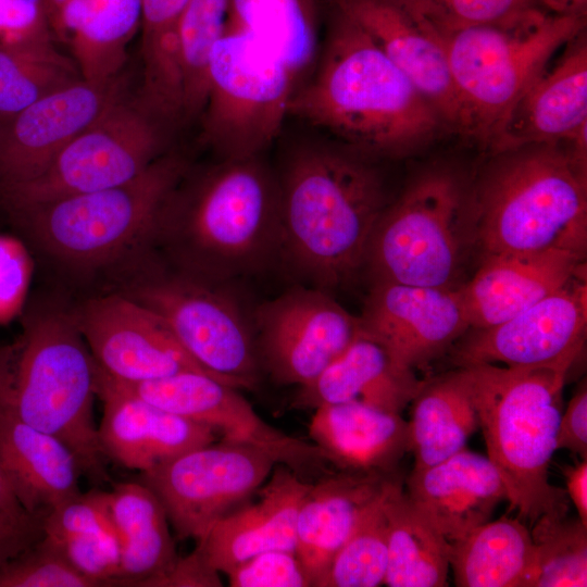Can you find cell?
Returning <instances> with one entry per match:
<instances>
[{"label":"cell","mask_w":587,"mask_h":587,"mask_svg":"<svg viewBox=\"0 0 587 587\" xmlns=\"http://www.w3.org/2000/svg\"><path fill=\"white\" fill-rule=\"evenodd\" d=\"M557 450L566 449L587 460V389L584 383L569 401L560 416L557 439Z\"/></svg>","instance_id":"7dc6e473"},{"label":"cell","mask_w":587,"mask_h":587,"mask_svg":"<svg viewBox=\"0 0 587 587\" xmlns=\"http://www.w3.org/2000/svg\"><path fill=\"white\" fill-rule=\"evenodd\" d=\"M97 371L72 309L57 303L28 309L20 335L0 347V407L60 439L101 484L110 477L93 417Z\"/></svg>","instance_id":"277c9868"},{"label":"cell","mask_w":587,"mask_h":587,"mask_svg":"<svg viewBox=\"0 0 587 587\" xmlns=\"http://www.w3.org/2000/svg\"><path fill=\"white\" fill-rule=\"evenodd\" d=\"M309 435L328 463L344 472L392 475L409 452L408 421L360 402L314 409Z\"/></svg>","instance_id":"4316f807"},{"label":"cell","mask_w":587,"mask_h":587,"mask_svg":"<svg viewBox=\"0 0 587 587\" xmlns=\"http://www.w3.org/2000/svg\"><path fill=\"white\" fill-rule=\"evenodd\" d=\"M311 485L289 467L278 465L257 490L255 503L226 514L197 540L207 563L225 574L264 551H295L298 512Z\"/></svg>","instance_id":"cb8c5ba5"},{"label":"cell","mask_w":587,"mask_h":587,"mask_svg":"<svg viewBox=\"0 0 587 587\" xmlns=\"http://www.w3.org/2000/svg\"><path fill=\"white\" fill-rule=\"evenodd\" d=\"M0 467L25 512L46 516L80 494L77 458L60 439L0 407Z\"/></svg>","instance_id":"83f0119b"},{"label":"cell","mask_w":587,"mask_h":587,"mask_svg":"<svg viewBox=\"0 0 587 587\" xmlns=\"http://www.w3.org/2000/svg\"><path fill=\"white\" fill-rule=\"evenodd\" d=\"M162 122L137 100L118 98L35 178L0 187L10 211L125 184L162 155Z\"/></svg>","instance_id":"7c38bea8"},{"label":"cell","mask_w":587,"mask_h":587,"mask_svg":"<svg viewBox=\"0 0 587 587\" xmlns=\"http://www.w3.org/2000/svg\"><path fill=\"white\" fill-rule=\"evenodd\" d=\"M104 377L115 387L176 415L211 427L223 440L266 452L276 464L295 473L326 474L324 453L310 444L263 421L237 389L202 372H183L164 378L125 384Z\"/></svg>","instance_id":"9a60e30c"},{"label":"cell","mask_w":587,"mask_h":587,"mask_svg":"<svg viewBox=\"0 0 587 587\" xmlns=\"http://www.w3.org/2000/svg\"><path fill=\"white\" fill-rule=\"evenodd\" d=\"M122 89L117 77L79 79L28 105L0 128V187L30 180L97 120Z\"/></svg>","instance_id":"d6986e66"},{"label":"cell","mask_w":587,"mask_h":587,"mask_svg":"<svg viewBox=\"0 0 587 587\" xmlns=\"http://www.w3.org/2000/svg\"><path fill=\"white\" fill-rule=\"evenodd\" d=\"M30 273V258L22 242L0 235V324L21 310Z\"/></svg>","instance_id":"bcb514c9"},{"label":"cell","mask_w":587,"mask_h":587,"mask_svg":"<svg viewBox=\"0 0 587 587\" xmlns=\"http://www.w3.org/2000/svg\"><path fill=\"white\" fill-rule=\"evenodd\" d=\"M472 205L483 257L550 250L586 257L587 163L564 145L491 153L473 178Z\"/></svg>","instance_id":"5b68a950"},{"label":"cell","mask_w":587,"mask_h":587,"mask_svg":"<svg viewBox=\"0 0 587 587\" xmlns=\"http://www.w3.org/2000/svg\"><path fill=\"white\" fill-rule=\"evenodd\" d=\"M387 520V570L389 587L447 586L449 542L412 504L402 476L389 477L384 491Z\"/></svg>","instance_id":"d6a6232c"},{"label":"cell","mask_w":587,"mask_h":587,"mask_svg":"<svg viewBox=\"0 0 587 587\" xmlns=\"http://www.w3.org/2000/svg\"><path fill=\"white\" fill-rule=\"evenodd\" d=\"M117 291L159 314L187 353L221 382L254 388L262 372L248 312L229 282L170 264L152 250L111 277Z\"/></svg>","instance_id":"30bf717a"},{"label":"cell","mask_w":587,"mask_h":587,"mask_svg":"<svg viewBox=\"0 0 587 587\" xmlns=\"http://www.w3.org/2000/svg\"><path fill=\"white\" fill-rule=\"evenodd\" d=\"M392 475L338 471L312 483L298 512L295 549L312 587H321L361 512Z\"/></svg>","instance_id":"f546056e"},{"label":"cell","mask_w":587,"mask_h":587,"mask_svg":"<svg viewBox=\"0 0 587 587\" xmlns=\"http://www.w3.org/2000/svg\"><path fill=\"white\" fill-rule=\"evenodd\" d=\"M79 79L82 75L73 59L57 48L0 47V124Z\"/></svg>","instance_id":"d590c367"},{"label":"cell","mask_w":587,"mask_h":587,"mask_svg":"<svg viewBox=\"0 0 587 587\" xmlns=\"http://www.w3.org/2000/svg\"><path fill=\"white\" fill-rule=\"evenodd\" d=\"M54 542L70 564L98 587L114 586L120 567V546L112 524Z\"/></svg>","instance_id":"b9f144b4"},{"label":"cell","mask_w":587,"mask_h":587,"mask_svg":"<svg viewBox=\"0 0 587 587\" xmlns=\"http://www.w3.org/2000/svg\"><path fill=\"white\" fill-rule=\"evenodd\" d=\"M72 312L98 367L114 380L137 384L190 371L213 376L159 314L123 294L92 296Z\"/></svg>","instance_id":"e0dca14e"},{"label":"cell","mask_w":587,"mask_h":587,"mask_svg":"<svg viewBox=\"0 0 587 587\" xmlns=\"http://www.w3.org/2000/svg\"><path fill=\"white\" fill-rule=\"evenodd\" d=\"M371 159L344 143H302L276 175L279 258L310 286L329 291L364 268L371 236L389 203Z\"/></svg>","instance_id":"7a4b0ae2"},{"label":"cell","mask_w":587,"mask_h":587,"mask_svg":"<svg viewBox=\"0 0 587 587\" xmlns=\"http://www.w3.org/2000/svg\"><path fill=\"white\" fill-rule=\"evenodd\" d=\"M276 462L252 446L223 440L141 472L180 540H198L265 483Z\"/></svg>","instance_id":"4fadbf2b"},{"label":"cell","mask_w":587,"mask_h":587,"mask_svg":"<svg viewBox=\"0 0 587 587\" xmlns=\"http://www.w3.org/2000/svg\"><path fill=\"white\" fill-rule=\"evenodd\" d=\"M45 0H0V47L57 48Z\"/></svg>","instance_id":"7bdbcfd3"},{"label":"cell","mask_w":587,"mask_h":587,"mask_svg":"<svg viewBox=\"0 0 587 587\" xmlns=\"http://www.w3.org/2000/svg\"><path fill=\"white\" fill-rule=\"evenodd\" d=\"M0 511L15 517L28 515L14 496L0 467ZM33 515V514H32Z\"/></svg>","instance_id":"db71d44e"},{"label":"cell","mask_w":587,"mask_h":587,"mask_svg":"<svg viewBox=\"0 0 587 587\" xmlns=\"http://www.w3.org/2000/svg\"><path fill=\"white\" fill-rule=\"evenodd\" d=\"M425 380L398 363L376 340L361 334L312 382L299 387L296 409L360 402L401 414Z\"/></svg>","instance_id":"484cf974"},{"label":"cell","mask_w":587,"mask_h":587,"mask_svg":"<svg viewBox=\"0 0 587 587\" xmlns=\"http://www.w3.org/2000/svg\"><path fill=\"white\" fill-rule=\"evenodd\" d=\"M386 482L361 512L350 535L334 557L321 587L384 585L388 559L387 520L384 511Z\"/></svg>","instance_id":"f35d334b"},{"label":"cell","mask_w":587,"mask_h":587,"mask_svg":"<svg viewBox=\"0 0 587 587\" xmlns=\"http://www.w3.org/2000/svg\"><path fill=\"white\" fill-rule=\"evenodd\" d=\"M352 18L414 84L450 133L462 135V113L445 42L402 0H328Z\"/></svg>","instance_id":"ffe728a7"},{"label":"cell","mask_w":587,"mask_h":587,"mask_svg":"<svg viewBox=\"0 0 587 587\" xmlns=\"http://www.w3.org/2000/svg\"><path fill=\"white\" fill-rule=\"evenodd\" d=\"M226 25L273 51L296 77L313 62L317 26L312 0H229Z\"/></svg>","instance_id":"e575fe53"},{"label":"cell","mask_w":587,"mask_h":587,"mask_svg":"<svg viewBox=\"0 0 587 587\" xmlns=\"http://www.w3.org/2000/svg\"><path fill=\"white\" fill-rule=\"evenodd\" d=\"M157 248L175 267L212 280L259 272L279 258L277 176L254 157L221 160L182 180L163 210Z\"/></svg>","instance_id":"3957f363"},{"label":"cell","mask_w":587,"mask_h":587,"mask_svg":"<svg viewBox=\"0 0 587 587\" xmlns=\"http://www.w3.org/2000/svg\"><path fill=\"white\" fill-rule=\"evenodd\" d=\"M517 101L488 147L565 145L587 132V33L571 39Z\"/></svg>","instance_id":"44dd1931"},{"label":"cell","mask_w":587,"mask_h":587,"mask_svg":"<svg viewBox=\"0 0 587 587\" xmlns=\"http://www.w3.org/2000/svg\"><path fill=\"white\" fill-rule=\"evenodd\" d=\"M289 114L371 158L408 157L449 132L404 73L332 4L321 58L309 82L294 92Z\"/></svg>","instance_id":"6da1fadb"},{"label":"cell","mask_w":587,"mask_h":587,"mask_svg":"<svg viewBox=\"0 0 587 587\" xmlns=\"http://www.w3.org/2000/svg\"><path fill=\"white\" fill-rule=\"evenodd\" d=\"M359 320L362 334L413 371L447 354L470 328L459 286L373 283Z\"/></svg>","instance_id":"ac0fdd59"},{"label":"cell","mask_w":587,"mask_h":587,"mask_svg":"<svg viewBox=\"0 0 587 587\" xmlns=\"http://www.w3.org/2000/svg\"><path fill=\"white\" fill-rule=\"evenodd\" d=\"M142 20L157 28L175 26L188 0H141Z\"/></svg>","instance_id":"816d5d0a"},{"label":"cell","mask_w":587,"mask_h":587,"mask_svg":"<svg viewBox=\"0 0 587 587\" xmlns=\"http://www.w3.org/2000/svg\"><path fill=\"white\" fill-rule=\"evenodd\" d=\"M586 327L587 285L582 275L501 323L469 328L447 354L455 367L572 366L582 352Z\"/></svg>","instance_id":"2e32d148"},{"label":"cell","mask_w":587,"mask_h":587,"mask_svg":"<svg viewBox=\"0 0 587 587\" xmlns=\"http://www.w3.org/2000/svg\"><path fill=\"white\" fill-rule=\"evenodd\" d=\"M232 587H309L308 575L295 551L268 550L232 567Z\"/></svg>","instance_id":"ee69618b"},{"label":"cell","mask_w":587,"mask_h":587,"mask_svg":"<svg viewBox=\"0 0 587 587\" xmlns=\"http://www.w3.org/2000/svg\"><path fill=\"white\" fill-rule=\"evenodd\" d=\"M530 587L587 586V526L567 513H545L532 525Z\"/></svg>","instance_id":"74e56055"},{"label":"cell","mask_w":587,"mask_h":587,"mask_svg":"<svg viewBox=\"0 0 587 587\" xmlns=\"http://www.w3.org/2000/svg\"><path fill=\"white\" fill-rule=\"evenodd\" d=\"M222 586L218 572L204 560L200 550L178 557L163 575L150 580L146 587H217Z\"/></svg>","instance_id":"c3c4849f"},{"label":"cell","mask_w":587,"mask_h":587,"mask_svg":"<svg viewBox=\"0 0 587 587\" xmlns=\"http://www.w3.org/2000/svg\"><path fill=\"white\" fill-rule=\"evenodd\" d=\"M186 172L179 155H161L125 184L9 213L58 267L79 277H112L154 250L163 210Z\"/></svg>","instance_id":"8992f818"},{"label":"cell","mask_w":587,"mask_h":587,"mask_svg":"<svg viewBox=\"0 0 587 587\" xmlns=\"http://www.w3.org/2000/svg\"><path fill=\"white\" fill-rule=\"evenodd\" d=\"M411 403L408 428L413 470L428 467L460 452L479 428L464 367L425 380Z\"/></svg>","instance_id":"1f68e13d"},{"label":"cell","mask_w":587,"mask_h":587,"mask_svg":"<svg viewBox=\"0 0 587 587\" xmlns=\"http://www.w3.org/2000/svg\"><path fill=\"white\" fill-rule=\"evenodd\" d=\"M229 0H188L178 25L182 117L201 114L209 89V64L225 30Z\"/></svg>","instance_id":"8d00e7d4"},{"label":"cell","mask_w":587,"mask_h":587,"mask_svg":"<svg viewBox=\"0 0 587 587\" xmlns=\"http://www.w3.org/2000/svg\"><path fill=\"white\" fill-rule=\"evenodd\" d=\"M103 415L98 426L102 452L123 467L141 472L215 440L205 425L163 410L118 389L97 371Z\"/></svg>","instance_id":"7402d4cb"},{"label":"cell","mask_w":587,"mask_h":587,"mask_svg":"<svg viewBox=\"0 0 587 587\" xmlns=\"http://www.w3.org/2000/svg\"><path fill=\"white\" fill-rule=\"evenodd\" d=\"M252 317L261 370L278 385L309 384L361 334L359 316L313 286L284 291Z\"/></svg>","instance_id":"5bb4252c"},{"label":"cell","mask_w":587,"mask_h":587,"mask_svg":"<svg viewBox=\"0 0 587 587\" xmlns=\"http://www.w3.org/2000/svg\"><path fill=\"white\" fill-rule=\"evenodd\" d=\"M0 128H1V124H0Z\"/></svg>","instance_id":"11a10c76"},{"label":"cell","mask_w":587,"mask_h":587,"mask_svg":"<svg viewBox=\"0 0 587 587\" xmlns=\"http://www.w3.org/2000/svg\"><path fill=\"white\" fill-rule=\"evenodd\" d=\"M549 13L563 16H587V0H538Z\"/></svg>","instance_id":"f5cc1de1"},{"label":"cell","mask_w":587,"mask_h":587,"mask_svg":"<svg viewBox=\"0 0 587 587\" xmlns=\"http://www.w3.org/2000/svg\"><path fill=\"white\" fill-rule=\"evenodd\" d=\"M586 25L587 16L555 15L537 8L449 36L445 48L462 135L488 149L521 97Z\"/></svg>","instance_id":"9c48e42d"},{"label":"cell","mask_w":587,"mask_h":587,"mask_svg":"<svg viewBox=\"0 0 587 587\" xmlns=\"http://www.w3.org/2000/svg\"><path fill=\"white\" fill-rule=\"evenodd\" d=\"M55 41L68 47L82 78L117 77L141 25V0H45Z\"/></svg>","instance_id":"f1b7e54d"},{"label":"cell","mask_w":587,"mask_h":587,"mask_svg":"<svg viewBox=\"0 0 587 587\" xmlns=\"http://www.w3.org/2000/svg\"><path fill=\"white\" fill-rule=\"evenodd\" d=\"M471 177L447 162L426 165L389 201L371 236L364 268L373 283L458 287L476 248Z\"/></svg>","instance_id":"ba28073f"},{"label":"cell","mask_w":587,"mask_h":587,"mask_svg":"<svg viewBox=\"0 0 587 587\" xmlns=\"http://www.w3.org/2000/svg\"><path fill=\"white\" fill-rule=\"evenodd\" d=\"M464 367L487 458L507 489L509 512L530 526L545 513H567L565 489L549 482V464L571 365Z\"/></svg>","instance_id":"52a82bcc"},{"label":"cell","mask_w":587,"mask_h":587,"mask_svg":"<svg viewBox=\"0 0 587 587\" xmlns=\"http://www.w3.org/2000/svg\"><path fill=\"white\" fill-rule=\"evenodd\" d=\"M445 40L464 28L542 8L538 0H402Z\"/></svg>","instance_id":"ab89813d"},{"label":"cell","mask_w":587,"mask_h":587,"mask_svg":"<svg viewBox=\"0 0 587 587\" xmlns=\"http://www.w3.org/2000/svg\"><path fill=\"white\" fill-rule=\"evenodd\" d=\"M459 587H530L535 547L520 517L501 516L449 542Z\"/></svg>","instance_id":"836d02e7"},{"label":"cell","mask_w":587,"mask_h":587,"mask_svg":"<svg viewBox=\"0 0 587 587\" xmlns=\"http://www.w3.org/2000/svg\"><path fill=\"white\" fill-rule=\"evenodd\" d=\"M412 504L445 537L455 541L489 521L507 500L505 486L487 457L460 452L422 470L405 480Z\"/></svg>","instance_id":"d4e9b609"},{"label":"cell","mask_w":587,"mask_h":587,"mask_svg":"<svg viewBox=\"0 0 587 587\" xmlns=\"http://www.w3.org/2000/svg\"><path fill=\"white\" fill-rule=\"evenodd\" d=\"M111 525L108 491L92 489L52 509L42 522L43 535L54 541Z\"/></svg>","instance_id":"f6af8a7d"},{"label":"cell","mask_w":587,"mask_h":587,"mask_svg":"<svg viewBox=\"0 0 587 587\" xmlns=\"http://www.w3.org/2000/svg\"><path fill=\"white\" fill-rule=\"evenodd\" d=\"M295 74L250 34L225 25L209 64L202 139L221 160L259 157L277 137Z\"/></svg>","instance_id":"8fae6325"},{"label":"cell","mask_w":587,"mask_h":587,"mask_svg":"<svg viewBox=\"0 0 587 587\" xmlns=\"http://www.w3.org/2000/svg\"><path fill=\"white\" fill-rule=\"evenodd\" d=\"M0 587H98L76 571L59 546L42 536L0 565Z\"/></svg>","instance_id":"60d3db41"},{"label":"cell","mask_w":587,"mask_h":587,"mask_svg":"<svg viewBox=\"0 0 587 587\" xmlns=\"http://www.w3.org/2000/svg\"><path fill=\"white\" fill-rule=\"evenodd\" d=\"M566 484V495L574 504L578 519L587 526V461L575 465H561Z\"/></svg>","instance_id":"f907efd6"},{"label":"cell","mask_w":587,"mask_h":587,"mask_svg":"<svg viewBox=\"0 0 587 587\" xmlns=\"http://www.w3.org/2000/svg\"><path fill=\"white\" fill-rule=\"evenodd\" d=\"M108 507L120 546L114 586L146 587L178 558L166 512L154 492L140 482L116 484L108 491Z\"/></svg>","instance_id":"4dcf8cb0"},{"label":"cell","mask_w":587,"mask_h":587,"mask_svg":"<svg viewBox=\"0 0 587 587\" xmlns=\"http://www.w3.org/2000/svg\"><path fill=\"white\" fill-rule=\"evenodd\" d=\"M585 258L561 250L483 257L474 276L459 286L470 328L501 323L586 275Z\"/></svg>","instance_id":"603a6c76"},{"label":"cell","mask_w":587,"mask_h":587,"mask_svg":"<svg viewBox=\"0 0 587 587\" xmlns=\"http://www.w3.org/2000/svg\"><path fill=\"white\" fill-rule=\"evenodd\" d=\"M42 515L15 517L0 511V565L43 536Z\"/></svg>","instance_id":"681fc988"}]
</instances>
